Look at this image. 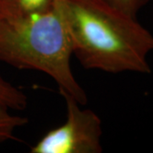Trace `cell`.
<instances>
[{
	"mask_svg": "<svg viewBox=\"0 0 153 153\" xmlns=\"http://www.w3.org/2000/svg\"><path fill=\"white\" fill-rule=\"evenodd\" d=\"M72 55L85 69L150 74L153 34L102 0H56Z\"/></svg>",
	"mask_w": 153,
	"mask_h": 153,
	"instance_id": "cell-1",
	"label": "cell"
},
{
	"mask_svg": "<svg viewBox=\"0 0 153 153\" xmlns=\"http://www.w3.org/2000/svg\"><path fill=\"white\" fill-rule=\"evenodd\" d=\"M72 49L56 1L49 10L21 16H0V62L20 70L44 72L81 105L87 94L74 76Z\"/></svg>",
	"mask_w": 153,
	"mask_h": 153,
	"instance_id": "cell-2",
	"label": "cell"
},
{
	"mask_svg": "<svg viewBox=\"0 0 153 153\" xmlns=\"http://www.w3.org/2000/svg\"><path fill=\"white\" fill-rule=\"evenodd\" d=\"M66 105V122L49 130L33 147L31 153H101L102 127L98 115L82 109L73 97L60 91Z\"/></svg>",
	"mask_w": 153,
	"mask_h": 153,
	"instance_id": "cell-3",
	"label": "cell"
},
{
	"mask_svg": "<svg viewBox=\"0 0 153 153\" xmlns=\"http://www.w3.org/2000/svg\"><path fill=\"white\" fill-rule=\"evenodd\" d=\"M56 0H0V16H21L49 10Z\"/></svg>",
	"mask_w": 153,
	"mask_h": 153,
	"instance_id": "cell-4",
	"label": "cell"
},
{
	"mask_svg": "<svg viewBox=\"0 0 153 153\" xmlns=\"http://www.w3.org/2000/svg\"><path fill=\"white\" fill-rule=\"evenodd\" d=\"M10 108L0 103V146L15 139V133L21 127L28 123L25 117L14 115Z\"/></svg>",
	"mask_w": 153,
	"mask_h": 153,
	"instance_id": "cell-5",
	"label": "cell"
},
{
	"mask_svg": "<svg viewBox=\"0 0 153 153\" xmlns=\"http://www.w3.org/2000/svg\"><path fill=\"white\" fill-rule=\"evenodd\" d=\"M0 103L10 110L22 111L27 106L28 98L22 89L0 76Z\"/></svg>",
	"mask_w": 153,
	"mask_h": 153,
	"instance_id": "cell-6",
	"label": "cell"
},
{
	"mask_svg": "<svg viewBox=\"0 0 153 153\" xmlns=\"http://www.w3.org/2000/svg\"><path fill=\"white\" fill-rule=\"evenodd\" d=\"M128 16L137 17L139 11L146 4L148 0H102Z\"/></svg>",
	"mask_w": 153,
	"mask_h": 153,
	"instance_id": "cell-7",
	"label": "cell"
}]
</instances>
